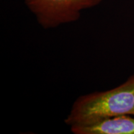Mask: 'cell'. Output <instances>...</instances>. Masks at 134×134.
I'll use <instances>...</instances> for the list:
<instances>
[{
  "mask_svg": "<svg viewBox=\"0 0 134 134\" xmlns=\"http://www.w3.org/2000/svg\"><path fill=\"white\" fill-rule=\"evenodd\" d=\"M124 115H134V74L111 90L79 97L65 122L71 127Z\"/></svg>",
  "mask_w": 134,
  "mask_h": 134,
  "instance_id": "cell-1",
  "label": "cell"
},
{
  "mask_svg": "<svg viewBox=\"0 0 134 134\" xmlns=\"http://www.w3.org/2000/svg\"><path fill=\"white\" fill-rule=\"evenodd\" d=\"M38 24L46 29L78 21L82 11L96 7L102 0H24Z\"/></svg>",
  "mask_w": 134,
  "mask_h": 134,
  "instance_id": "cell-2",
  "label": "cell"
},
{
  "mask_svg": "<svg viewBox=\"0 0 134 134\" xmlns=\"http://www.w3.org/2000/svg\"><path fill=\"white\" fill-rule=\"evenodd\" d=\"M75 134H134V117L124 115L70 127Z\"/></svg>",
  "mask_w": 134,
  "mask_h": 134,
  "instance_id": "cell-3",
  "label": "cell"
}]
</instances>
